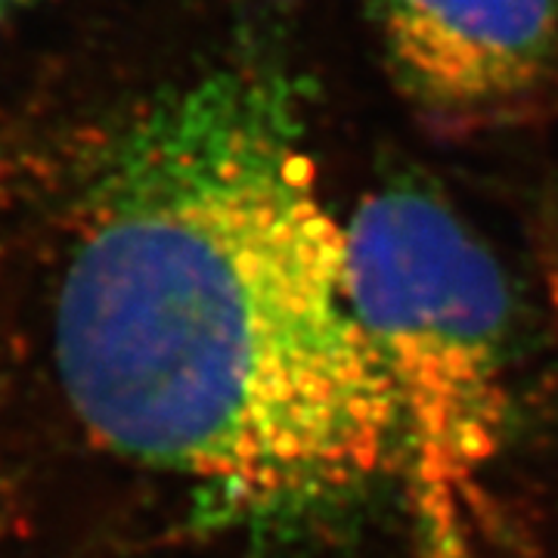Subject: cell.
Listing matches in <instances>:
<instances>
[{
    "label": "cell",
    "instance_id": "obj_1",
    "mask_svg": "<svg viewBox=\"0 0 558 558\" xmlns=\"http://www.w3.org/2000/svg\"><path fill=\"white\" fill-rule=\"evenodd\" d=\"M53 357L106 450L220 527L329 515L395 475L388 385L295 81L227 62L102 143L57 292Z\"/></svg>",
    "mask_w": 558,
    "mask_h": 558
},
{
    "label": "cell",
    "instance_id": "obj_2",
    "mask_svg": "<svg viewBox=\"0 0 558 558\" xmlns=\"http://www.w3.org/2000/svg\"><path fill=\"white\" fill-rule=\"evenodd\" d=\"M348 274L395 410L418 558H475L512 416V289L497 255L435 186L400 174L351 218Z\"/></svg>",
    "mask_w": 558,
    "mask_h": 558
},
{
    "label": "cell",
    "instance_id": "obj_3",
    "mask_svg": "<svg viewBox=\"0 0 558 558\" xmlns=\"http://www.w3.org/2000/svg\"><path fill=\"white\" fill-rule=\"evenodd\" d=\"M400 97L447 137L524 128L558 109V0H376Z\"/></svg>",
    "mask_w": 558,
    "mask_h": 558
},
{
    "label": "cell",
    "instance_id": "obj_4",
    "mask_svg": "<svg viewBox=\"0 0 558 558\" xmlns=\"http://www.w3.org/2000/svg\"><path fill=\"white\" fill-rule=\"evenodd\" d=\"M32 0H0V20L3 16H10L13 10H22V7H28Z\"/></svg>",
    "mask_w": 558,
    "mask_h": 558
}]
</instances>
